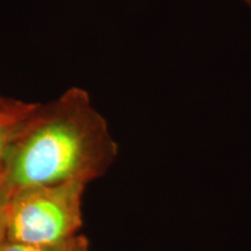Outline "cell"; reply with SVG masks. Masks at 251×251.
Listing matches in <instances>:
<instances>
[{"instance_id": "obj_1", "label": "cell", "mask_w": 251, "mask_h": 251, "mask_svg": "<svg viewBox=\"0 0 251 251\" xmlns=\"http://www.w3.org/2000/svg\"><path fill=\"white\" fill-rule=\"evenodd\" d=\"M118 147L86 91L72 87L47 106L36 105L9 156L15 193L97 177L111 165Z\"/></svg>"}, {"instance_id": "obj_2", "label": "cell", "mask_w": 251, "mask_h": 251, "mask_svg": "<svg viewBox=\"0 0 251 251\" xmlns=\"http://www.w3.org/2000/svg\"><path fill=\"white\" fill-rule=\"evenodd\" d=\"M83 186L80 181H69L15 193L4 213L9 241L43 247L65 242L81 224Z\"/></svg>"}, {"instance_id": "obj_3", "label": "cell", "mask_w": 251, "mask_h": 251, "mask_svg": "<svg viewBox=\"0 0 251 251\" xmlns=\"http://www.w3.org/2000/svg\"><path fill=\"white\" fill-rule=\"evenodd\" d=\"M35 106L36 103L21 101L17 107L0 113V172L4 168H7L9 156L19 134Z\"/></svg>"}, {"instance_id": "obj_4", "label": "cell", "mask_w": 251, "mask_h": 251, "mask_svg": "<svg viewBox=\"0 0 251 251\" xmlns=\"http://www.w3.org/2000/svg\"><path fill=\"white\" fill-rule=\"evenodd\" d=\"M58 246L55 247H43V246H31V244L13 243L9 242L0 248V251H63L57 249Z\"/></svg>"}, {"instance_id": "obj_5", "label": "cell", "mask_w": 251, "mask_h": 251, "mask_svg": "<svg viewBox=\"0 0 251 251\" xmlns=\"http://www.w3.org/2000/svg\"><path fill=\"white\" fill-rule=\"evenodd\" d=\"M20 102L21 101H17V100H8V99L0 98V113L7 112L9 109L17 107Z\"/></svg>"}, {"instance_id": "obj_6", "label": "cell", "mask_w": 251, "mask_h": 251, "mask_svg": "<svg viewBox=\"0 0 251 251\" xmlns=\"http://www.w3.org/2000/svg\"><path fill=\"white\" fill-rule=\"evenodd\" d=\"M244 1H246V2H247V5L249 6V7L251 8V0H244Z\"/></svg>"}, {"instance_id": "obj_7", "label": "cell", "mask_w": 251, "mask_h": 251, "mask_svg": "<svg viewBox=\"0 0 251 251\" xmlns=\"http://www.w3.org/2000/svg\"><path fill=\"white\" fill-rule=\"evenodd\" d=\"M0 215H1V211H0Z\"/></svg>"}]
</instances>
